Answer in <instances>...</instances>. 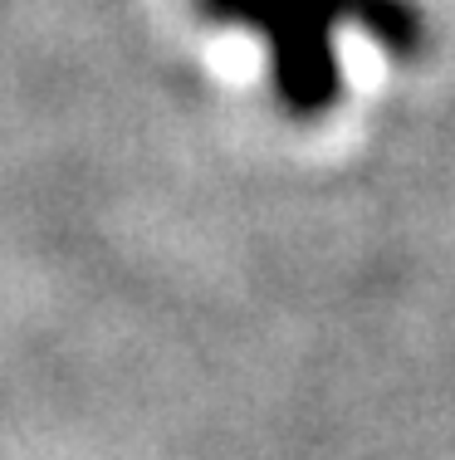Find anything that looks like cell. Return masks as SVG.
<instances>
[{
    "label": "cell",
    "instance_id": "1",
    "mask_svg": "<svg viewBox=\"0 0 455 460\" xmlns=\"http://www.w3.org/2000/svg\"><path fill=\"white\" fill-rule=\"evenodd\" d=\"M206 25L245 30L265 45L269 89L294 123L333 113L343 98L338 40L367 30L392 59L426 49V10L416 0H191Z\"/></svg>",
    "mask_w": 455,
    "mask_h": 460
}]
</instances>
